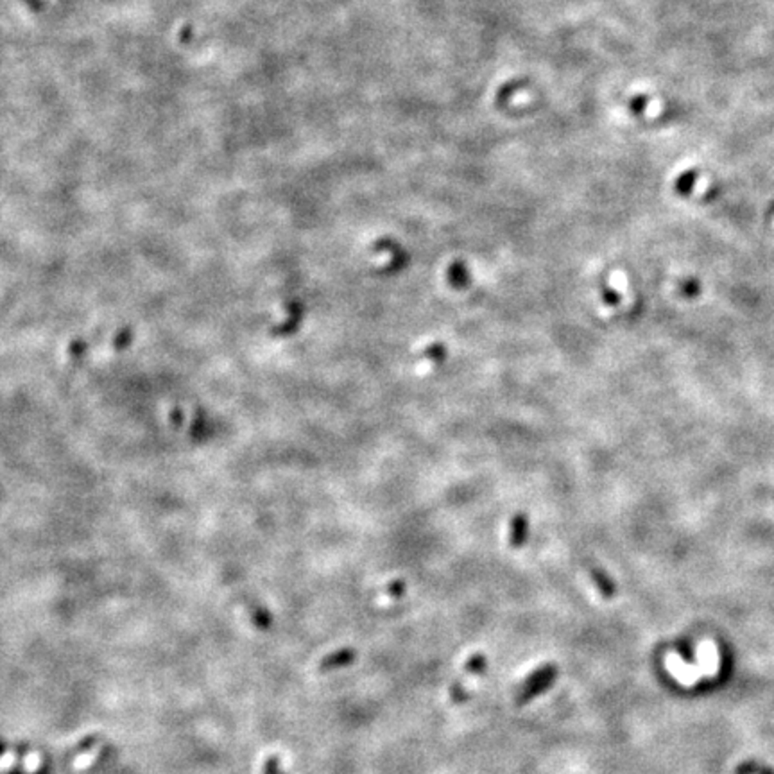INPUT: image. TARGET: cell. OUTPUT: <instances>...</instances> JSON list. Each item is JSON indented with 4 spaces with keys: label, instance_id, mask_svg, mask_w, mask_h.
Here are the masks:
<instances>
[{
    "label": "cell",
    "instance_id": "1",
    "mask_svg": "<svg viewBox=\"0 0 774 774\" xmlns=\"http://www.w3.org/2000/svg\"><path fill=\"white\" fill-rule=\"evenodd\" d=\"M556 678H558V667L554 665V663H547V665L540 667L538 671H534L527 679H525V683L522 685L520 692L516 694L515 703L518 706H524L527 705V703H531L534 697L547 692V690L552 687L554 681H556Z\"/></svg>",
    "mask_w": 774,
    "mask_h": 774
},
{
    "label": "cell",
    "instance_id": "2",
    "mask_svg": "<svg viewBox=\"0 0 774 774\" xmlns=\"http://www.w3.org/2000/svg\"><path fill=\"white\" fill-rule=\"evenodd\" d=\"M355 658H357V653H355L353 649L344 647V649H339L335 651V653L323 658V662L319 663V671L330 672V671H337V669H344V667L351 665V663L355 662Z\"/></svg>",
    "mask_w": 774,
    "mask_h": 774
},
{
    "label": "cell",
    "instance_id": "3",
    "mask_svg": "<svg viewBox=\"0 0 774 774\" xmlns=\"http://www.w3.org/2000/svg\"><path fill=\"white\" fill-rule=\"evenodd\" d=\"M593 581H595V584H597L599 592L604 595L606 599H611L617 593V588H615V584L611 583V579L608 577V575L604 574V572H599V570H593L592 574Z\"/></svg>",
    "mask_w": 774,
    "mask_h": 774
},
{
    "label": "cell",
    "instance_id": "4",
    "mask_svg": "<svg viewBox=\"0 0 774 774\" xmlns=\"http://www.w3.org/2000/svg\"><path fill=\"white\" fill-rule=\"evenodd\" d=\"M464 671H466L468 674H475V676L484 674V672L488 671V660H486L484 654H473V656H470V660H468L466 665H464Z\"/></svg>",
    "mask_w": 774,
    "mask_h": 774
},
{
    "label": "cell",
    "instance_id": "5",
    "mask_svg": "<svg viewBox=\"0 0 774 774\" xmlns=\"http://www.w3.org/2000/svg\"><path fill=\"white\" fill-rule=\"evenodd\" d=\"M735 774H774V771L767 766H762V764H758L755 760H748L737 766Z\"/></svg>",
    "mask_w": 774,
    "mask_h": 774
},
{
    "label": "cell",
    "instance_id": "6",
    "mask_svg": "<svg viewBox=\"0 0 774 774\" xmlns=\"http://www.w3.org/2000/svg\"><path fill=\"white\" fill-rule=\"evenodd\" d=\"M696 177H697L696 170H688V173H685L683 176L679 177L678 183H676V191H678L681 195L690 194L694 188V183H696Z\"/></svg>",
    "mask_w": 774,
    "mask_h": 774
},
{
    "label": "cell",
    "instance_id": "7",
    "mask_svg": "<svg viewBox=\"0 0 774 774\" xmlns=\"http://www.w3.org/2000/svg\"><path fill=\"white\" fill-rule=\"evenodd\" d=\"M679 292L687 296V298H696L701 292V283L697 280H694V278H688V280L679 283Z\"/></svg>",
    "mask_w": 774,
    "mask_h": 774
},
{
    "label": "cell",
    "instance_id": "8",
    "mask_svg": "<svg viewBox=\"0 0 774 774\" xmlns=\"http://www.w3.org/2000/svg\"><path fill=\"white\" fill-rule=\"evenodd\" d=\"M450 697L455 701V703H464V701L468 699V692L464 690V687L461 683H454L452 685V688H450Z\"/></svg>",
    "mask_w": 774,
    "mask_h": 774
},
{
    "label": "cell",
    "instance_id": "9",
    "mask_svg": "<svg viewBox=\"0 0 774 774\" xmlns=\"http://www.w3.org/2000/svg\"><path fill=\"white\" fill-rule=\"evenodd\" d=\"M264 774H283L280 769V762H278L276 757L269 758L267 762H265L264 766Z\"/></svg>",
    "mask_w": 774,
    "mask_h": 774
},
{
    "label": "cell",
    "instance_id": "10",
    "mask_svg": "<svg viewBox=\"0 0 774 774\" xmlns=\"http://www.w3.org/2000/svg\"><path fill=\"white\" fill-rule=\"evenodd\" d=\"M389 593H391V595H393V597H400V595H402V593H403V584H402V583L393 584V586H391V588H389Z\"/></svg>",
    "mask_w": 774,
    "mask_h": 774
}]
</instances>
